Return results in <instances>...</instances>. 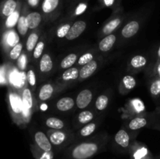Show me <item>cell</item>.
<instances>
[{"instance_id":"6da1fadb","label":"cell","mask_w":160,"mask_h":159,"mask_svg":"<svg viewBox=\"0 0 160 159\" xmlns=\"http://www.w3.org/2000/svg\"><path fill=\"white\" fill-rule=\"evenodd\" d=\"M109 140V134L102 132L89 138L73 142L62 151V159H92L106 151Z\"/></svg>"},{"instance_id":"7a4b0ae2","label":"cell","mask_w":160,"mask_h":159,"mask_svg":"<svg viewBox=\"0 0 160 159\" xmlns=\"http://www.w3.org/2000/svg\"><path fill=\"white\" fill-rule=\"evenodd\" d=\"M6 101L12 122L20 127H25L29 123L32 115L25 109L21 93H19L15 87L8 86Z\"/></svg>"},{"instance_id":"3957f363","label":"cell","mask_w":160,"mask_h":159,"mask_svg":"<svg viewBox=\"0 0 160 159\" xmlns=\"http://www.w3.org/2000/svg\"><path fill=\"white\" fill-rule=\"evenodd\" d=\"M47 136L54 148L55 153L65 150L74 142L75 132L73 129H47Z\"/></svg>"},{"instance_id":"277c9868","label":"cell","mask_w":160,"mask_h":159,"mask_svg":"<svg viewBox=\"0 0 160 159\" xmlns=\"http://www.w3.org/2000/svg\"><path fill=\"white\" fill-rule=\"evenodd\" d=\"M159 118L160 117L156 113V112H152V113L145 112L142 115H138L130 119H127L124 127L130 132L137 135L138 131L141 130L145 127H152L153 125L159 123L158 122Z\"/></svg>"},{"instance_id":"5b68a950","label":"cell","mask_w":160,"mask_h":159,"mask_svg":"<svg viewBox=\"0 0 160 159\" xmlns=\"http://www.w3.org/2000/svg\"><path fill=\"white\" fill-rule=\"evenodd\" d=\"M125 17H126V14L122 6L112 10L110 17L107 19L101 29L99 30L98 37L100 38H102L109 34H113L121 26L123 22L124 21Z\"/></svg>"},{"instance_id":"8992f818","label":"cell","mask_w":160,"mask_h":159,"mask_svg":"<svg viewBox=\"0 0 160 159\" xmlns=\"http://www.w3.org/2000/svg\"><path fill=\"white\" fill-rule=\"evenodd\" d=\"M64 0H42L40 11L45 23L57 20L63 10Z\"/></svg>"},{"instance_id":"52a82bcc","label":"cell","mask_w":160,"mask_h":159,"mask_svg":"<svg viewBox=\"0 0 160 159\" xmlns=\"http://www.w3.org/2000/svg\"><path fill=\"white\" fill-rule=\"evenodd\" d=\"M136 136L137 135L130 132L124 126L120 128L115 134L113 138L114 147L116 150L119 153L128 154L131 144L135 140Z\"/></svg>"},{"instance_id":"ba28073f","label":"cell","mask_w":160,"mask_h":159,"mask_svg":"<svg viewBox=\"0 0 160 159\" xmlns=\"http://www.w3.org/2000/svg\"><path fill=\"white\" fill-rule=\"evenodd\" d=\"M67 88L56 82H47L42 84L38 89L37 94L38 102L43 103L51 100L55 95Z\"/></svg>"},{"instance_id":"9c48e42d","label":"cell","mask_w":160,"mask_h":159,"mask_svg":"<svg viewBox=\"0 0 160 159\" xmlns=\"http://www.w3.org/2000/svg\"><path fill=\"white\" fill-rule=\"evenodd\" d=\"M145 112H147L145 103L140 98H134L128 100L125 104L123 108V118L130 119Z\"/></svg>"},{"instance_id":"30bf717a","label":"cell","mask_w":160,"mask_h":159,"mask_svg":"<svg viewBox=\"0 0 160 159\" xmlns=\"http://www.w3.org/2000/svg\"><path fill=\"white\" fill-rule=\"evenodd\" d=\"M128 154L131 159H154L153 154L145 143L134 140L130 147Z\"/></svg>"},{"instance_id":"8fae6325","label":"cell","mask_w":160,"mask_h":159,"mask_svg":"<svg viewBox=\"0 0 160 159\" xmlns=\"http://www.w3.org/2000/svg\"><path fill=\"white\" fill-rule=\"evenodd\" d=\"M89 7L88 0H76L70 2L67 9V13L65 18L73 20L75 18L84 15Z\"/></svg>"},{"instance_id":"7c38bea8","label":"cell","mask_w":160,"mask_h":159,"mask_svg":"<svg viewBox=\"0 0 160 159\" xmlns=\"http://www.w3.org/2000/svg\"><path fill=\"white\" fill-rule=\"evenodd\" d=\"M20 36L18 32L14 29L6 30L3 31L2 37V46L5 53L9 54V51L20 42Z\"/></svg>"},{"instance_id":"4fadbf2b","label":"cell","mask_w":160,"mask_h":159,"mask_svg":"<svg viewBox=\"0 0 160 159\" xmlns=\"http://www.w3.org/2000/svg\"><path fill=\"white\" fill-rule=\"evenodd\" d=\"M101 125V120L100 118H96L95 120L91 122L88 124L82 126L80 128L77 132H75V140L74 142L79 141V140H84V139L89 138L95 135V132Z\"/></svg>"},{"instance_id":"5bb4252c","label":"cell","mask_w":160,"mask_h":159,"mask_svg":"<svg viewBox=\"0 0 160 159\" xmlns=\"http://www.w3.org/2000/svg\"><path fill=\"white\" fill-rule=\"evenodd\" d=\"M103 61H104L103 60V58L100 55L95 59H94L93 61L89 62V63L86 64L84 66L81 67L80 68L79 80H78V81L81 82V81L85 80L88 78L93 76L96 73L97 70L101 67Z\"/></svg>"},{"instance_id":"9a60e30c","label":"cell","mask_w":160,"mask_h":159,"mask_svg":"<svg viewBox=\"0 0 160 159\" xmlns=\"http://www.w3.org/2000/svg\"><path fill=\"white\" fill-rule=\"evenodd\" d=\"M96 112L91 108H86L81 110L73 119V129H78L82 126L88 124L91 122L95 120L96 117Z\"/></svg>"},{"instance_id":"2e32d148","label":"cell","mask_w":160,"mask_h":159,"mask_svg":"<svg viewBox=\"0 0 160 159\" xmlns=\"http://www.w3.org/2000/svg\"><path fill=\"white\" fill-rule=\"evenodd\" d=\"M142 20L139 17L131 19L129 21L126 23V24L123 26L120 31V36L123 40H128L132 38L136 35L140 31Z\"/></svg>"},{"instance_id":"e0dca14e","label":"cell","mask_w":160,"mask_h":159,"mask_svg":"<svg viewBox=\"0 0 160 159\" xmlns=\"http://www.w3.org/2000/svg\"><path fill=\"white\" fill-rule=\"evenodd\" d=\"M80 68L77 66L71 67L70 69L64 70L59 77L56 79V82L66 87H68L71 84H74L79 80Z\"/></svg>"},{"instance_id":"ac0fdd59","label":"cell","mask_w":160,"mask_h":159,"mask_svg":"<svg viewBox=\"0 0 160 159\" xmlns=\"http://www.w3.org/2000/svg\"><path fill=\"white\" fill-rule=\"evenodd\" d=\"M21 98L25 109L32 115L38 110V100L33 94V91L29 87H23L21 90Z\"/></svg>"},{"instance_id":"d6986e66","label":"cell","mask_w":160,"mask_h":159,"mask_svg":"<svg viewBox=\"0 0 160 159\" xmlns=\"http://www.w3.org/2000/svg\"><path fill=\"white\" fill-rule=\"evenodd\" d=\"M54 69V63L51 54L45 52L38 62V73L41 80L48 76Z\"/></svg>"},{"instance_id":"ffe728a7","label":"cell","mask_w":160,"mask_h":159,"mask_svg":"<svg viewBox=\"0 0 160 159\" xmlns=\"http://www.w3.org/2000/svg\"><path fill=\"white\" fill-rule=\"evenodd\" d=\"M42 34L43 33H42V29L39 28V29L34 30V31H31L27 37L26 41H25V53L29 59H31V55H32L33 51H34L36 45L38 43Z\"/></svg>"},{"instance_id":"44dd1931","label":"cell","mask_w":160,"mask_h":159,"mask_svg":"<svg viewBox=\"0 0 160 159\" xmlns=\"http://www.w3.org/2000/svg\"><path fill=\"white\" fill-rule=\"evenodd\" d=\"M94 98L93 91L90 89H84L78 94L76 97V107L79 110L88 108L92 104Z\"/></svg>"},{"instance_id":"7402d4cb","label":"cell","mask_w":160,"mask_h":159,"mask_svg":"<svg viewBox=\"0 0 160 159\" xmlns=\"http://www.w3.org/2000/svg\"><path fill=\"white\" fill-rule=\"evenodd\" d=\"M23 2V0H2L0 5V15L3 20L13 13L19 6Z\"/></svg>"},{"instance_id":"603a6c76","label":"cell","mask_w":160,"mask_h":159,"mask_svg":"<svg viewBox=\"0 0 160 159\" xmlns=\"http://www.w3.org/2000/svg\"><path fill=\"white\" fill-rule=\"evenodd\" d=\"M27 21L30 31H34L41 28L42 23H45L44 17L41 11L29 9L27 14Z\"/></svg>"},{"instance_id":"cb8c5ba5","label":"cell","mask_w":160,"mask_h":159,"mask_svg":"<svg viewBox=\"0 0 160 159\" xmlns=\"http://www.w3.org/2000/svg\"><path fill=\"white\" fill-rule=\"evenodd\" d=\"M30 9L28 5L23 1V6H22V11L20 14V19L18 20V23L17 25V31L18 32L19 35L21 37L24 38L27 37L28 32L30 31L28 27V21H27V14Z\"/></svg>"},{"instance_id":"d4e9b609","label":"cell","mask_w":160,"mask_h":159,"mask_svg":"<svg viewBox=\"0 0 160 159\" xmlns=\"http://www.w3.org/2000/svg\"><path fill=\"white\" fill-rule=\"evenodd\" d=\"M34 143L43 151L55 152L52 144L51 143V141L47 136L46 132H44L42 131H37L34 132Z\"/></svg>"},{"instance_id":"484cf974","label":"cell","mask_w":160,"mask_h":159,"mask_svg":"<svg viewBox=\"0 0 160 159\" xmlns=\"http://www.w3.org/2000/svg\"><path fill=\"white\" fill-rule=\"evenodd\" d=\"M86 28H87V22L82 20H75L73 21L66 39L68 41H73L78 38L84 33Z\"/></svg>"},{"instance_id":"4316f807","label":"cell","mask_w":160,"mask_h":159,"mask_svg":"<svg viewBox=\"0 0 160 159\" xmlns=\"http://www.w3.org/2000/svg\"><path fill=\"white\" fill-rule=\"evenodd\" d=\"M76 106V101L71 97H62L54 104L56 110L60 112H69Z\"/></svg>"},{"instance_id":"83f0119b","label":"cell","mask_w":160,"mask_h":159,"mask_svg":"<svg viewBox=\"0 0 160 159\" xmlns=\"http://www.w3.org/2000/svg\"><path fill=\"white\" fill-rule=\"evenodd\" d=\"M117 36L115 33L109 34V35L101 38V40H100V41L98 44V48L97 49L100 52H108V51H109L113 48L114 45L117 43Z\"/></svg>"},{"instance_id":"f1b7e54d","label":"cell","mask_w":160,"mask_h":159,"mask_svg":"<svg viewBox=\"0 0 160 159\" xmlns=\"http://www.w3.org/2000/svg\"><path fill=\"white\" fill-rule=\"evenodd\" d=\"M44 124L48 129H72L67 122L55 116L45 118Z\"/></svg>"},{"instance_id":"f546056e","label":"cell","mask_w":160,"mask_h":159,"mask_svg":"<svg viewBox=\"0 0 160 159\" xmlns=\"http://www.w3.org/2000/svg\"><path fill=\"white\" fill-rule=\"evenodd\" d=\"M137 85L135 78L131 75H126L122 78L119 85V92L122 95L128 94Z\"/></svg>"},{"instance_id":"4dcf8cb0","label":"cell","mask_w":160,"mask_h":159,"mask_svg":"<svg viewBox=\"0 0 160 159\" xmlns=\"http://www.w3.org/2000/svg\"><path fill=\"white\" fill-rule=\"evenodd\" d=\"M47 39H48L47 34L46 33H43L42 34V37H41L38 43L36 45L35 48L33 51L32 55H31V60L34 63H37V62L38 63L39 60L42 58V56L43 55L44 51H45V47H46Z\"/></svg>"},{"instance_id":"1f68e13d","label":"cell","mask_w":160,"mask_h":159,"mask_svg":"<svg viewBox=\"0 0 160 159\" xmlns=\"http://www.w3.org/2000/svg\"><path fill=\"white\" fill-rule=\"evenodd\" d=\"M110 92L105 91L97 97L95 101V108L97 112H102L108 108L110 102Z\"/></svg>"},{"instance_id":"d6a6232c","label":"cell","mask_w":160,"mask_h":159,"mask_svg":"<svg viewBox=\"0 0 160 159\" xmlns=\"http://www.w3.org/2000/svg\"><path fill=\"white\" fill-rule=\"evenodd\" d=\"M22 6H23V2L19 6L18 9L13 13L11 14L6 20H4V23H3V31H6V30L14 29L15 26L17 27V23H18L20 14H21Z\"/></svg>"},{"instance_id":"836d02e7","label":"cell","mask_w":160,"mask_h":159,"mask_svg":"<svg viewBox=\"0 0 160 159\" xmlns=\"http://www.w3.org/2000/svg\"><path fill=\"white\" fill-rule=\"evenodd\" d=\"M98 51H99L98 49H92L90 51H88L86 52L83 53L81 55H80L78 62H77L75 66L78 67V68H81V67L84 66L86 64L89 63L92 61H93L94 59H95L98 56H100Z\"/></svg>"},{"instance_id":"e575fe53","label":"cell","mask_w":160,"mask_h":159,"mask_svg":"<svg viewBox=\"0 0 160 159\" xmlns=\"http://www.w3.org/2000/svg\"><path fill=\"white\" fill-rule=\"evenodd\" d=\"M147 62H148V60L145 56L142 55H136L133 56L130 60L128 69L133 71H139L146 66Z\"/></svg>"},{"instance_id":"d590c367","label":"cell","mask_w":160,"mask_h":159,"mask_svg":"<svg viewBox=\"0 0 160 159\" xmlns=\"http://www.w3.org/2000/svg\"><path fill=\"white\" fill-rule=\"evenodd\" d=\"M73 21L74 20L64 18L63 21L60 24L58 25L57 27H56V31H55V36L59 39L66 38L67 34L70 31V29L71 27L72 24H73Z\"/></svg>"},{"instance_id":"8d00e7d4","label":"cell","mask_w":160,"mask_h":159,"mask_svg":"<svg viewBox=\"0 0 160 159\" xmlns=\"http://www.w3.org/2000/svg\"><path fill=\"white\" fill-rule=\"evenodd\" d=\"M79 54L78 52L69 53L67 55H66L59 63V70H66L67 69H70L76 65L79 59Z\"/></svg>"},{"instance_id":"74e56055","label":"cell","mask_w":160,"mask_h":159,"mask_svg":"<svg viewBox=\"0 0 160 159\" xmlns=\"http://www.w3.org/2000/svg\"><path fill=\"white\" fill-rule=\"evenodd\" d=\"M30 149L34 159H54L55 152L43 151L34 143L30 144Z\"/></svg>"},{"instance_id":"f35d334b","label":"cell","mask_w":160,"mask_h":159,"mask_svg":"<svg viewBox=\"0 0 160 159\" xmlns=\"http://www.w3.org/2000/svg\"><path fill=\"white\" fill-rule=\"evenodd\" d=\"M26 80L28 84V87L34 92L36 90V87H37V76H36L34 66L31 65L27 67Z\"/></svg>"},{"instance_id":"ab89813d","label":"cell","mask_w":160,"mask_h":159,"mask_svg":"<svg viewBox=\"0 0 160 159\" xmlns=\"http://www.w3.org/2000/svg\"><path fill=\"white\" fill-rule=\"evenodd\" d=\"M148 90L152 98H159L160 96V78L153 76V77L150 80Z\"/></svg>"},{"instance_id":"60d3db41","label":"cell","mask_w":160,"mask_h":159,"mask_svg":"<svg viewBox=\"0 0 160 159\" xmlns=\"http://www.w3.org/2000/svg\"><path fill=\"white\" fill-rule=\"evenodd\" d=\"M122 0H98L97 9H102L108 8L112 10L121 6Z\"/></svg>"},{"instance_id":"b9f144b4","label":"cell","mask_w":160,"mask_h":159,"mask_svg":"<svg viewBox=\"0 0 160 159\" xmlns=\"http://www.w3.org/2000/svg\"><path fill=\"white\" fill-rule=\"evenodd\" d=\"M25 44H23V42H19L17 45L13 47L12 49L9 51L8 56H9V59H10L12 62H15V61L18 60L22 55V52H23V45Z\"/></svg>"},{"instance_id":"7bdbcfd3","label":"cell","mask_w":160,"mask_h":159,"mask_svg":"<svg viewBox=\"0 0 160 159\" xmlns=\"http://www.w3.org/2000/svg\"><path fill=\"white\" fill-rule=\"evenodd\" d=\"M23 1L28 5L30 9L36 10L38 9H40L42 0H23Z\"/></svg>"},{"instance_id":"ee69618b","label":"cell","mask_w":160,"mask_h":159,"mask_svg":"<svg viewBox=\"0 0 160 159\" xmlns=\"http://www.w3.org/2000/svg\"><path fill=\"white\" fill-rule=\"evenodd\" d=\"M154 76L160 78V60L156 61L154 66Z\"/></svg>"},{"instance_id":"f6af8a7d","label":"cell","mask_w":160,"mask_h":159,"mask_svg":"<svg viewBox=\"0 0 160 159\" xmlns=\"http://www.w3.org/2000/svg\"><path fill=\"white\" fill-rule=\"evenodd\" d=\"M151 128H152V129H156V130L160 131V123H156V124L153 125V126H152Z\"/></svg>"},{"instance_id":"bcb514c9","label":"cell","mask_w":160,"mask_h":159,"mask_svg":"<svg viewBox=\"0 0 160 159\" xmlns=\"http://www.w3.org/2000/svg\"><path fill=\"white\" fill-rule=\"evenodd\" d=\"M157 59H156V61H159L160 60V46L159 47V48H158V51H157Z\"/></svg>"},{"instance_id":"7dc6e473","label":"cell","mask_w":160,"mask_h":159,"mask_svg":"<svg viewBox=\"0 0 160 159\" xmlns=\"http://www.w3.org/2000/svg\"><path fill=\"white\" fill-rule=\"evenodd\" d=\"M156 113H157L158 115H159V116L160 117V106H159V107L156 108Z\"/></svg>"},{"instance_id":"c3c4849f","label":"cell","mask_w":160,"mask_h":159,"mask_svg":"<svg viewBox=\"0 0 160 159\" xmlns=\"http://www.w3.org/2000/svg\"><path fill=\"white\" fill-rule=\"evenodd\" d=\"M70 2H73V1H76V0H70Z\"/></svg>"},{"instance_id":"681fc988","label":"cell","mask_w":160,"mask_h":159,"mask_svg":"<svg viewBox=\"0 0 160 159\" xmlns=\"http://www.w3.org/2000/svg\"><path fill=\"white\" fill-rule=\"evenodd\" d=\"M156 159H160V156H159V157H158Z\"/></svg>"}]
</instances>
